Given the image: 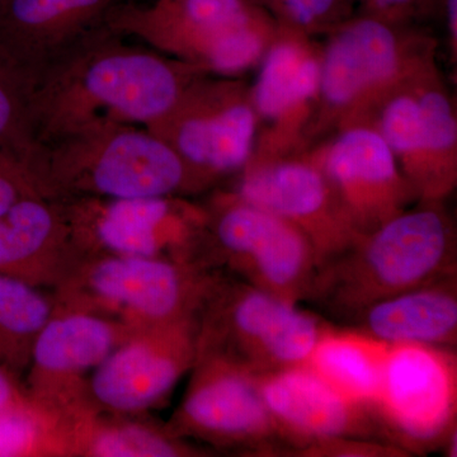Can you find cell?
Instances as JSON below:
<instances>
[{"instance_id": "obj_21", "label": "cell", "mask_w": 457, "mask_h": 457, "mask_svg": "<svg viewBox=\"0 0 457 457\" xmlns=\"http://www.w3.org/2000/svg\"><path fill=\"white\" fill-rule=\"evenodd\" d=\"M79 248L62 198L35 195L0 213V275L35 286Z\"/></svg>"}, {"instance_id": "obj_19", "label": "cell", "mask_w": 457, "mask_h": 457, "mask_svg": "<svg viewBox=\"0 0 457 457\" xmlns=\"http://www.w3.org/2000/svg\"><path fill=\"white\" fill-rule=\"evenodd\" d=\"M254 378L288 456H300L312 445L337 438L392 444L374 408L337 392L305 366Z\"/></svg>"}, {"instance_id": "obj_32", "label": "cell", "mask_w": 457, "mask_h": 457, "mask_svg": "<svg viewBox=\"0 0 457 457\" xmlns=\"http://www.w3.org/2000/svg\"><path fill=\"white\" fill-rule=\"evenodd\" d=\"M29 400L18 392L16 384L12 380L9 370L0 366V413L27 404Z\"/></svg>"}, {"instance_id": "obj_12", "label": "cell", "mask_w": 457, "mask_h": 457, "mask_svg": "<svg viewBox=\"0 0 457 457\" xmlns=\"http://www.w3.org/2000/svg\"><path fill=\"white\" fill-rule=\"evenodd\" d=\"M161 257L112 255L71 273L80 295L147 328L196 317L215 272Z\"/></svg>"}, {"instance_id": "obj_15", "label": "cell", "mask_w": 457, "mask_h": 457, "mask_svg": "<svg viewBox=\"0 0 457 457\" xmlns=\"http://www.w3.org/2000/svg\"><path fill=\"white\" fill-rule=\"evenodd\" d=\"M303 154L324 174L343 212L361 236L420 201L392 150L371 126H345Z\"/></svg>"}, {"instance_id": "obj_29", "label": "cell", "mask_w": 457, "mask_h": 457, "mask_svg": "<svg viewBox=\"0 0 457 457\" xmlns=\"http://www.w3.org/2000/svg\"><path fill=\"white\" fill-rule=\"evenodd\" d=\"M35 195L47 194L22 162L0 152V213L17 201Z\"/></svg>"}, {"instance_id": "obj_26", "label": "cell", "mask_w": 457, "mask_h": 457, "mask_svg": "<svg viewBox=\"0 0 457 457\" xmlns=\"http://www.w3.org/2000/svg\"><path fill=\"white\" fill-rule=\"evenodd\" d=\"M35 149L31 89L0 56V152L27 167Z\"/></svg>"}, {"instance_id": "obj_31", "label": "cell", "mask_w": 457, "mask_h": 457, "mask_svg": "<svg viewBox=\"0 0 457 457\" xmlns=\"http://www.w3.org/2000/svg\"><path fill=\"white\" fill-rule=\"evenodd\" d=\"M360 3L362 13L398 21L418 23L435 16L441 11L444 0H354Z\"/></svg>"}, {"instance_id": "obj_27", "label": "cell", "mask_w": 457, "mask_h": 457, "mask_svg": "<svg viewBox=\"0 0 457 457\" xmlns=\"http://www.w3.org/2000/svg\"><path fill=\"white\" fill-rule=\"evenodd\" d=\"M281 29L317 38L354 14V0H253Z\"/></svg>"}, {"instance_id": "obj_9", "label": "cell", "mask_w": 457, "mask_h": 457, "mask_svg": "<svg viewBox=\"0 0 457 457\" xmlns=\"http://www.w3.org/2000/svg\"><path fill=\"white\" fill-rule=\"evenodd\" d=\"M147 130L165 141L206 187L239 174L253 155L258 117L240 77L203 74Z\"/></svg>"}, {"instance_id": "obj_24", "label": "cell", "mask_w": 457, "mask_h": 457, "mask_svg": "<svg viewBox=\"0 0 457 457\" xmlns=\"http://www.w3.org/2000/svg\"><path fill=\"white\" fill-rule=\"evenodd\" d=\"M65 427L66 444L75 442L78 451L102 457H170L197 455L183 438L153 427L132 422H96L86 417L71 418Z\"/></svg>"}, {"instance_id": "obj_5", "label": "cell", "mask_w": 457, "mask_h": 457, "mask_svg": "<svg viewBox=\"0 0 457 457\" xmlns=\"http://www.w3.org/2000/svg\"><path fill=\"white\" fill-rule=\"evenodd\" d=\"M110 27L219 77L257 68L278 33L276 21L253 0H132L114 12Z\"/></svg>"}, {"instance_id": "obj_17", "label": "cell", "mask_w": 457, "mask_h": 457, "mask_svg": "<svg viewBox=\"0 0 457 457\" xmlns=\"http://www.w3.org/2000/svg\"><path fill=\"white\" fill-rule=\"evenodd\" d=\"M74 236L112 255L161 257L198 263L204 210H180L171 197L64 200Z\"/></svg>"}, {"instance_id": "obj_18", "label": "cell", "mask_w": 457, "mask_h": 457, "mask_svg": "<svg viewBox=\"0 0 457 457\" xmlns=\"http://www.w3.org/2000/svg\"><path fill=\"white\" fill-rule=\"evenodd\" d=\"M197 341V315L140 328L93 370L90 400L114 413L154 407L194 368Z\"/></svg>"}, {"instance_id": "obj_4", "label": "cell", "mask_w": 457, "mask_h": 457, "mask_svg": "<svg viewBox=\"0 0 457 457\" xmlns=\"http://www.w3.org/2000/svg\"><path fill=\"white\" fill-rule=\"evenodd\" d=\"M323 37L312 145L361 122L385 96L437 66V38L418 23L360 12Z\"/></svg>"}, {"instance_id": "obj_23", "label": "cell", "mask_w": 457, "mask_h": 457, "mask_svg": "<svg viewBox=\"0 0 457 457\" xmlns=\"http://www.w3.org/2000/svg\"><path fill=\"white\" fill-rule=\"evenodd\" d=\"M389 348L354 328L328 324L303 366L337 392L375 409Z\"/></svg>"}, {"instance_id": "obj_6", "label": "cell", "mask_w": 457, "mask_h": 457, "mask_svg": "<svg viewBox=\"0 0 457 457\" xmlns=\"http://www.w3.org/2000/svg\"><path fill=\"white\" fill-rule=\"evenodd\" d=\"M197 321V356L220 357L253 375L303 365L329 324L297 303L218 272Z\"/></svg>"}, {"instance_id": "obj_11", "label": "cell", "mask_w": 457, "mask_h": 457, "mask_svg": "<svg viewBox=\"0 0 457 457\" xmlns=\"http://www.w3.org/2000/svg\"><path fill=\"white\" fill-rule=\"evenodd\" d=\"M171 433L246 456H288L253 374L220 357H196Z\"/></svg>"}, {"instance_id": "obj_14", "label": "cell", "mask_w": 457, "mask_h": 457, "mask_svg": "<svg viewBox=\"0 0 457 457\" xmlns=\"http://www.w3.org/2000/svg\"><path fill=\"white\" fill-rule=\"evenodd\" d=\"M132 0H0V56L29 87L59 71L111 29Z\"/></svg>"}, {"instance_id": "obj_10", "label": "cell", "mask_w": 457, "mask_h": 457, "mask_svg": "<svg viewBox=\"0 0 457 457\" xmlns=\"http://www.w3.org/2000/svg\"><path fill=\"white\" fill-rule=\"evenodd\" d=\"M453 348L390 345L375 411L390 442L409 455L444 449L457 429V359Z\"/></svg>"}, {"instance_id": "obj_1", "label": "cell", "mask_w": 457, "mask_h": 457, "mask_svg": "<svg viewBox=\"0 0 457 457\" xmlns=\"http://www.w3.org/2000/svg\"><path fill=\"white\" fill-rule=\"evenodd\" d=\"M203 74L152 47L126 44L125 36L108 29L32 90L36 146L99 120L147 128Z\"/></svg>"}, {"instance_id": "obj_25", "label": "cell", "mask_w": 457, "mask_h": 457, "mask_svg": "<svg viewBox=\"0 0 457 457\" xmlns=\"http://www.w3.org/2000/svg\"><path fill=\"white\" fill-rule=\"evenodd\" d=\"M53 315L36 286L0 275V366L11 371L29 365L36 337Z\"/></svg>"}, {"instance_id": "obj_33", "label": "cell", "mask_w": 457, "mask_h": 457, "mask_svg": "<svg viewBox=\"0 0 457 457\" xmlns=\"http://www.w3.org/2000/svg\"><path fill=\"white\" fill-rule=\"evenodd\" d=\"M441 11L446 20L447 41L451 57L456 62L457 55V0H444Z\"/></svg>"}, {"instance_id": "obj_22", "label": "cell", "mask_w": 457, "mask_h": 457, "mask_svg": "<svg viewBox=\"0 0 457 457\" xmlns=\"http://www.w3.org/2000/svg\"><path fill=\"white\" fill-rule=\"evenodd\" d=\"M348 327L389 345L420 343L455 350L457 273L372 303Z\"/></svg>"}, {"instance_id": "obj_2", "label": "cell", "mask_w": 457, "mask_h": 457, "mask_svg": "<svg viewBox=\"0 0 457 457\" xmlns=\"http://www.w3.org/2000/svg\"><path fill=\"white\" fill-rule=\"evenodd\" d=\"M456 227L442 201H418L318 270L306 302L351 326L372 303L457 273Z\"/></svg>"}, {"instance_id": "obj_30", "label": "cell", "mask_w": 457, "mask_h": 457, "mask_svg": "<svg viewBox=\"0 0 457 457\" xmlns=\"http://www.w3.org/2000/svg\"><path fill=\"white\" fill-rule=\"evenodd\" d=\"M302 457H407L404 450L385 441L337 438L312 445Z\"/></svg>"}, {"instance_id": "obj_7", "label": "cell", "mask_w": 457, "mask_h": 457, "mask_svg": "<svg viewBox=\"0 0 457 457\" xmlns=\"http://www.w3.org/2000/svg\"><path fill=\"white\" fill-rule=\"evenodd\" d=\"M200 255L210 269L224 264L234 278L297 305L308 299L319 267L299 228L233 191L204 210Z\"/></svg>"}, {"instance_id": "obj_13", "label": "cell", "mask_w": 457, "mask_h": 457, "mask_svg": "<svg viewBox=\"0 0 457 457\" xmlns=\"http://www.w3.org/2000/svg\"><path fill=\"white\" fill-rule=\"evenodd\" d=\"M251 86L258 117L253 158L300 154L312 145L320 86V42L279 27Z\"/></svg>"}, {"instance_id": "obj_8", "label": "cell", "mask_w": 457, "mask_h": 457, "mask_svg": "<svg viewBox=\"0 0 457 457\" xmlns=\"http://www.w3.org/2000/svg\"><path fill=\"white\" fill-rule=\"evenodd\" d=\"M359 123L381 135L418 200L445 203L455 191L456 102L438 65L385 96Z\"/></svg>"}, {"instance_id": "obj_20", "label": "cell", "mask_w": 457, "mask_h": 457, "mask_svg": "<svg viewBox=\"0 0 457 457\" xmlns=\"http://www.w3.org/2000/svg\"><path fill=\"white\" fill-rule=\"evenodd\" d=\"M140 328L90 312L53 315L33 343L31 384L37 405L69 409L74 381L97 368ZM36 404V403H35Z\"/></svg>"}, {"instance_id": "obj_28", "label": "cell", "mask_w": 457, "mask_h": 457, "mask_svg": "<svg viewBox=\"0 0 457 457\" xmlns=\"http://www.w3.org/2000/svg\"><path fill=\"white\" fill-rule=\"evenodd\" d=\"M46 411L29 402L11 411L0 413V457L29 456L41 453L50 444Z\"/></svg>"}, {"instance_id": "obj_3", "label": "cell", "mask_w": 457, "mask_h": 457, "mask_svg": "<svg viewBox=\"0 0 457 457\" xmlns=\"http://www.w3.org/2000/svg\"><path fill=\"white\" fill-rule=\"evenodd\" d=\"M51 197H173L206 188L165 141L130 123L99 120L36 146L27 164Z\"/></svg>"}, {"instance_id": "obj_16", "label": "cell", "mask_w": 457, "mask_h": 457, "mask_svg": "<svg viewBox=\"0 0 457 457\" xmlns=\"http://www.w3.org/2000/svg\"><path fill=\"white\" fill-rule=\"evenodd\" d=\"M231 191L299 228L314 248L318 270L361 236L324 174L303 153L251 159Z\"/></svg>"}]
</instances>
